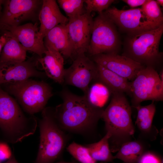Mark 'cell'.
<instances>
[{"mask_svg": "<svg viewBox=\"0 0 163 163\" xmlns=\"http://www.w3.org/2000/svg\"><path fill=\"white\" fill-rule=\"evenodd\" d=\"M5 163H18L15 159L14 157L12 156Z\"/></svg>", "mask_w": 163, "mask_h": 163, "instance_id": "cell-33", "label": "cell"}, {"mask_svg": "<svg viewBox=\"0 0 163 163\" xmlns=\"http://www.w3.org/2000/svg\"><path fill=\"white\" fill-rule=\"evenodd\" d=\"M97 65V71L96 79L104 85L112 94L121 93L130 94V82L104 67Z\"/></svg>", "mask_w": 163, "mask_h": 163, "instance_id": "cell-19", "label": "cell"}, {"mask_svg": "<svg viewBox=\"0 0 163 163\" xmlns=\"http://www.w3.org/2000/svg\"><path fill=\"white\" fill-rule=\"evenodd\" d=\"M6 41L0 54V63L21 62L26 60L27 50L18 40L8 32L3 31Z\"/></svg>", "mask_w": 163, "mask_h": 163, "instance_id": "cell-20", "label": "cell"}, {"mask_svg": "<svg viewBox=\"0 0 163 163\" xmlns=\"http://www.w3.org/2000/svg\"><path fill=\"white\" fill-rule=\"evenodd\" d=\"M42 111L40 144L35 163H53L62 154L67 137L57 123L54 109L45 107Z\"/></svg>", "mask_w": 163, "mask_h": 163, "instance_id": "cell-3", "label": "cell"}, {"mask_svg": "<svg viewBox=\"0 0 163 163\" xmlns=\"http://www.w3.org/2000/svg\"><path fill=\"white\" fill-rule=\"evenodd\" d=\"M141 8L152 21L160 25L163 24L162 14L160 6L156 1L147 0Z\"/></svg>", "mask_w": 163, "mask_h": 163, "instance_id": "cell-27", "label": "cell"}, {"mask_svg": "<svg viewBox=\"0 0 163 163\" xmlns=\"http://www.w3.org/2000/svg\"><path fill=\"white\" fill-rule=\"evenodd\" d=\"M38 20L40 23L39 33L43 39L51 29L59 24H66L69 21L55 0H43Z\"/></svg>", "mask_w": 163, "mask_h": 163, "instance_id": "cell-16", "label": "cell"}, {"mask_svg": "<svg viewBox=\"0 0 163 163\" xmlns=\"http://www.w3.org/2000/svg\"><path fill=\"white\" fill-rule=\"evenodd\" d=\"M154 101L148 105L142 106L140 105L134 107L137 110V114L136 124L141 130L147 132L152 127L156 107Z\"/></svg>", "mask_w": 163, "mask_h": 163, "instance_id": "cell-24", "label": "cell"}, {"mask_svg": "<svg viewBox=\"0 0 163 163\" xmlns=\"http://www.w3.org/2000/svg\"><path fill=\"white\" fill-rule=\"evenodd\" d=\"M67 151L80 163H96L85 146L73 142L67 148Z\"/></svg>", "mask_w": 163, "mask_h": 163, "instance_id": "cell-26", "label": "cell"}, {"mask_svg": "<svg viewBox=\"0 0 163 163\" xmlns=\"http://www.w3.org/2000/svg\"><path fill=\"white\" fill-rule=\"evenodd\" d=\"M158 4L159 5L162 6H163V0H157L156 1Z\"/></svg>", "mask_w": 163, "mask_h": 163, "instance_id": "cell-34", "label": "cell"}, {"mask_svg": "<svg viewBox=\"0 0 163 163\" xmlns=\"http://www.w3.org/2000/svg\"><path fill=\"white\" fill-rule=\"evenodd\" d=\"M97 65L91 59L85 54L78 55L71 66L65 69L64 83L80 88L85 95L90 83L97 79Z\"/></svg>", "mask_w": 163, "mask_h": 163, "instance_id": "cell-11", "label": "cell"}, {"mask_svg": "<svg viewBox=\"0 0 163 163\" xmlns=\"http://www.w3.org/2000/svg\"><path fill=\"white\" fill-rule=\"evenodd\" d=\"M115 1L113 0H84L86 5V12L91 14L92 12L102 13L104 10L108 8L109 6Z\"/></svg>", "mask_w": 163, "mask_h": 163, "instance_id": "cell-28", "label": "cell"}, {"mask_svg": "<svg viewBox=\"0 0 163 163\" xmlns=\"http://www.w3.org/2000/svg\"><path fill=\"white\" fill-rule=\"evenodd\" d=\"M37 121L27 117L15 100L0 88V129L8 142H20L35 132Z\"/></svg>", "mask_w": 163, "mask_h": 163, "instance_id": "cell-2", "label": "cell"}, {"mask_svg": "<svg viewBox=\"0 0 163 163\" xmlns=\"http://www.w3.org/2000/svg\"><path fill=\"white\" fill-rule=\"evenodd\" d=\"M112 94L111 101L104 110L101 118L105 122L107 132L111 134L109 140L125 139L133 135L135 132L131 107L124 93Z\"/></svg>", "mask_w": 163, "mask_h": 163, "instance_id": "cell-5", "label": "cell"}, {"mask_svg": "<svg viewBox=\"0 0 163 163\" xmlns=\"http://www.w3.org/2000/svg\"><path fill=\"white\" fill-rule=\"evenodd\" d=\"M115 24L103 12L94 20L88 52L91 56L117 54L119 40Z\"/></svg>", "mask_w": 163, "mask_h": 163, "instance_id": "cell-7", "label": "cell"}, {"mask_svg": "<svg viewBox=\"0 0 163 163\" xmlns=\"http://www.w3.org/2000/svg\"><path fill=\"white\" fill-rule=\"evenodd\" d=\"M147 0H123L122 1L126 3L130 7L133 8L142 5Z\"/></svg>", "mask_w": 163, "mask_h": 163, "instance_id": "cell-31", "label": "cell"}, {"mask_svg": "<svg viewBox=\"0 0 163 163\" xmlns=\"http://www.w3.org/2000/svg\"><path fill=\"white\" fill-rule=\"evenodd\" d=\"M6 41L5 37L4 34L1 35L0 37V54Z\"/></svg>", "mask_w": 163, "mask_h": 163, "instance_id": "cell-32", "label": "cell"}, {"mask_svg": "<svg viewBox=\"0 0 163 163\" xmlns=\"http://www.w3.org/2000/svg\"><path fill=\"white\" fill-rule=\"evenodd\" d=\"M57 2L68 19L81 15L86 12L84 6V0H58Z\"/></svg>", "mask_w": 163, "mask_h": 163, "instance_id": "cell-25", "label": "cell"}, {"mask_svg": "<svg viewBox=\"0 0 163 163\" xmlns=\"http://www.w3.org/2000/svg\"><path fill=\"white\" fill-rule=\"evenodd\" d=\"M130 83L129 95L133 107L144 101L163 100V81L154 68L145 67Z\"/></svg>", "mask_w": 163, "mask_h": 163, "instance_id": "cell-9", "label": "cell"}, {"mask_svg": "<svg viewBox=\"0 0 163 163\" xmlns=\"http://www.w3.org/2000/svg\"><path fill=\"white\" fill-rule=\"evenodd\" d=\"M163 33V24L156 29L129 36L127 53L123 56L144 66L153 67L161 56L159 46Z\"/></svg>", "mask_w": 163, "mask_h": 163, "instance_id": "cell-6", "label": "cell"}, {"mask_svg": "<svg viewBox=\"0 0 163 163\" xmlns=\"http://www.w3.org/2000/svg\"><path fill=\"white\" fill-rule=\"evenodd\" d=\"M44 56L37 57L39 64L42 66L46 75L59 84L64 83V59L58 52L47 50Z\"/></svg>", "mask_w": 163, "mask_h": 163, "instance_id": "cell-18", "label": "cell"}, {"mask_svg": "<svg viewBox=\"0 0 163 163\" xmlns=\"http://www.w3.org/2000/svg\"><path fill=\"white\" fill-rule=\"evenodd\" d=\"M66 25L59 24L50 30L44 38V43L47 50L57 51L63 57L72 58L73 49Z\"/></svg>", "mask_w": 163, "mask_h": 163, "instance_id": "cell-17", "label": "cell"}, {"mask_svg": "<svg viewBox=\"0 0 163 163\" xmlns=\"http://www.w3.org/2000/svg\"><path fill=\"white\" fill-rule=\"evenodd\" d=\"M3 2V0H0V13L1 12L2 8V5Z\"/></svg>", "mask_w": 163, "mask_h": 163, "instance_id": "cell-35", "label": "cell"}, {"mask_svg": "<svg viewBox=\"0 0 163 163\" xmlns=\"http://www.w3.org/2000/svg\"><path fill=\"white\" fill-rule=\"evenodd\" d=\"M142 145L136 141H128L123 143L114 159H120L126 163H136L142 155Z\"/></svg>", "mask_w": 163, "mask_h": 163, "instance_id": "cell-22", "label": "cell"}, {"mask_svg": "<svg viewBox=\"0 0 163 163\" xmlns=\"http://www.w3.org/2000/svg\"><path fill=\"white\" fill-rule=\"evenodd\" d=\"M38 25L37 22L34 24L28 23L9 28L3 31L8 32L15 38L27 50L42 57L47 50L44 45L43 38L39 33Z\"/></svg>", "mask_w": 163, "mask_h": 163, "instance_id": "cell-15", "label": "cell"}, {"mask_svg": "<svg viewBox=\"0 0 163 163\" xmlns=\"http://www.w3.org/2000/svg\"><path fill=\"white\" fill-rule=\"evenodd\" d=\"M56 163H78L76 162H64V161H60L57 162Z\"/></svg>", "mask_w": 163, "mask_h": 163, "instance_id": "cell-36", "label": "cell"}, {"mask_svg": "<svg viewBox=\"0 0 163 163\" xmlns=\"http://www.w3.org/2000/svg\"><path fill=\"white\" fill-rule=\"evenodd\" d=\"M138 161L139 163H161L158 157L149 152L142 155Z\"/></svg>", "mask_w": 163, "mask_h": 163, "instance_id": "cell-29", "label": "cell"}, {"mask_svg": "<svg viewBox=\"0 0 163 163\" xmlns=\"http://www.w3.org/2000/svg\"><path fill=\"white\" fill-rule=\"evenodd\" d=\"M3 85L8 92L15 97L24 110L31 115L42 111L53 95L51 87L43 81L29 78Z\"/></svg>", "mask_w": 163, "mask_h": 163, "instance_id": "cell-4", "label": "cell"}, {"mask_svg": "<svg viewBox=\"0 0 163 163\" xmlns=\"http://www.w3.org/2000/svg\"><path fill=\"white\" fill-rule=\"evenodd\" d=\"M11 153L8 147L6 145L0 144V161L9 159Z\"/></svg>", "mask_w": 163, "mask_h": 163, "instance_id": "cell-30", "label": "cell"}, {"mask_svg": "<svg viewBox=\"0 0 163 163\" xmlns=\"http://www.w3.org/2000/svg\"><path fill=\"white\" fill-rule=\"evenodd\" d=\"M111 93L108 88L99 81L89 87L87 94L85 96L91 104L102 108L108 101Z\"/></svg>", "mask_w": 163, "mask_h": 163, "instance_id": "cell-23", "label": "cell"}, {"mask_svg": "<svg viewBox=\"0 0 163 163\" xmlns=\"http://www.w3.org/2000/svg\"><path fill=\"white\" fill-rule=\"evenodd\" d=\"M104 13L115 24L129 36L153 30L162 25L150 20L141 8L120 10L113 7L108 8Z\"/></svg>", "mask_w": 163, "mask_h": 163, "instance_id": "cell-10", "label": "cell"}, {"mask_svg": "<svg viewBox=\"0 0 163 163\" xmlns=\"http://www.w3.org/2000/svg\"><path fill=\"white\" fill-rule=\"evenodd\" d=\"M42 2L40 0H3L0 13V32L27 21L37 22Z\"/></svg>", "mask_w": 163, "mask_h": 163, "instance_id": "cell-8", "label": "cell"}, {"mask_svg": "<svg viewBox=\"0 0 163 163\" xmlns=\"http://www.w3.org/2000/svg\"><path fill=\"white\" fill-rule=\"evenodd\" d=\"M91 56L97 64L128 81H133L138 72L146 67L128 57L117 54H101Z\"/></svg>", "mask_w": 163, "mask_h": 163, "instance_id": "cell-14", "label": "cell"}, {"mask_svg": "<svg viewBox=\"0 0 163 163\" xmlns=\"http://www.w3.org/2000/svg\"><path fill=\"white\" fill-rule=\"evenodd\" d=\"M104 110L90 103L85 95L73 94L66 97L54 109V115L64 131L85 135L93 130Z\"/></svg>", "mask_w": 163, "mask_h": 163, "instance_id": "cell-1", "label": "cell"}, {"mask_svg": "<svg viewBox=\"0 0 163 163\" xmlns=\"http://www.w3.org/2000/svg\"><path fill=\"white\" fill-rule=\"evenodd\" d=\"M111 136L110 133L107 132L98 142L85 145L91 156L96 161L109 162L114 159L109 147V139Z\"/></svg>", "mask_w": 163, "mask_h": 163, "instance_id": "cell-21", "label": "cell"}, {"mask_svg": "<svg viewBox=\"0 0 163 163\" xmlns=\"http://www.w3.org/2000/svg\"><path fill=\"white\" fill-rule=\"evenodd\" d=\"M37 58L21 62L0 63V85L24 81L32 77H43L44 72L38 70Z\"/></svg>", "mask_w": 163, "mask_h": 163, "instance_id": "cell-13", "label": "cell"}, {"mask_svg": "<svg viewBox=\"0 0 163 163\" xmlns=\"http://www.w3.org/2000/svg\"><path fill=\"white\" fill-rule=\"evenodd\" d=\"M93 23L91 14L87 12L81 15L69 19L66 26L73 49V59L88 52Z\"/></svg>", "mask_w": 163, "mask_h": 163, "instance_id": "cell-12", "label": "cell"}]
</instances>
